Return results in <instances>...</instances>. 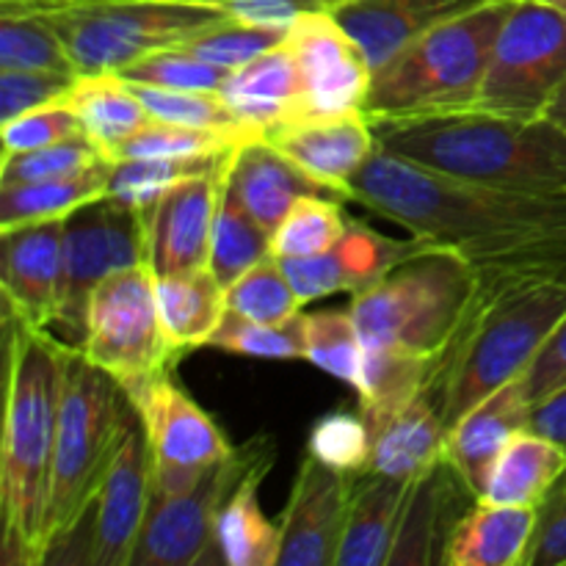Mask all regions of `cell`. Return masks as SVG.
<instances>
[{"label":"cell","instance_id":"obj_1","mask_svg":"<svg viewBox=\"0 0 566 566\" xmlns=\"http://www.w3.org/2000/svg\"><path fill=\"white\" fill-rule=\"evenodd\" d=\"M348 199L429 247L457 252L479 276L475 307L528 282L566 285V199L437 175L381 147L354 177Z\"/></svg>","mask_w":566,"mask_h":566},{"label":"cell","instance_id":"obj_2","mask_svg":"<svg viewBox=\"0 0 566 566\" xmlns=\"http://www.w3.org/2000/svg\"><path fill=\"white\" fill-rule=\"evenodd\" d=\"M66 346L6 313V390L0 434V545L11 566L44 562V509Z\"/></svg>","mask_w":566,"mask_h":566},{"label":"cell","instance_id":"obj_3","mask_svg":"<svg viewBox=\"0 0 566 566\" xmlns=\"http://www.w3.org/2000/svg\"><path fill=\"white\" fill-rule=\"evenodd\" d=\"M381 149L464 182L566 199V130L551 119L462 111L374 125Z\"/></svg>","mask_w":566,"mask_h":566},{"label":"cell","instance_id":"obj_4","mask_svg":"<svg viewBox=\"0 0 566 566\" xmlns=\"http://www.w3.org/2000/svg\"><path fill=\"white\" fill-rule=\"evenodd\" d=\"M517 0H490L431 28L376 66L363 114L374 125L473 111L492 48Z\"/></svg>","mask_w":566,"mask_h":566},{"label":"cell","instance_id":"obj_5","mask_svg":"<svg viewBox=\"0 0 566 566\" xmlns=\"http://www.w3.org/2000/svg\"><path fill=\"white\" fill-rule=\"evenodd\" d=\"M352 315L368 352H396L434 365L457 346L479 298L475 271L448 249H426L379 285L352 296Z\"/></svg>","mask_w":566,"mask_h":566},{"label":"cell","instance_id":"obj_6","mask_svg":"<svg viewBox=\"0 0 566 566\" xmlns=\"http://www.w3.org/2000/svg\"><path fill=\"white\" fill-rule=\"evenodd\" d=\"M564 315L562 282H528L481 302L431 387L446 429L486 396L520 379Z\"/></svg>","mask_w":566,"mask_h":566},{"label":"cell","instance_id":"obj_7","mask_svg":"<svg viewBox=\"0 0 566 566\" xmlns=\"http://www.w3.org/2000/svg\"><path fill=\"white\" fill-rule=\"evenodd\" d=\"M130 412V398L116 379L70 346L44 509V558L86 517Z\"/></svg>","mask_w":566,"mask_h":566},{"label":"cell","instance_id":"obj_8","mask_svg":"<svg viewBox=\"0 0 566 566\" xmlns=\"http://www.w3.org/2000/svg\"><path fill=\"white\" fill-rule=\"evenodd\" d=\"M77 72H122L133 61L224 20L208 6L171 0H64L48 11Z\"/></svg>","mask_w":566,"mask_h":566},{"label":"cell","instance_id":"obj_9","mask_svg":"<svg viewBox=\"0 0 566 566\" xmlns=\"http://www.w3.org/2000/svg\"><path fill=\"white\" fill-rule=\"evenodd\" d=\"M77 352L133 396L169 374L177 352L169 343L147 263L116 271L88 298L86 335Z\"/></svg>","mask_w":566,"mask_h":566},{"label":"cell","instance_id":"obj_10","mask_svg":"<svg viewBox=\"0 0 566 566\" xmlns=\"http://www.w3.org/2000/svg\"><path fill=\"white\" fill-rule=\"evenodd\" d=\"M566 83V14L517 0L492 48L475 108L509 119H545Z\"/></svg>","mask_w":566,"mask_h":566},{"label":"cell","instance_id":"obj_11","mask_svg":"<svg viewBox=\"0 0 566 566\" xmlns=\"http://www.w3.org/2000/svg\"><path fill=\"white\" fill-rule=\"evenodd\" d=\"M276 446L269 434L232 448L227 459L191 486L171 495L153 492L130 566H191L213 562V531L221 506L249 473L274 468Z\"/></svg>","mask_w":566,"mask_h":566},{"label":"cell","instance_id":"obj_12","mask_svg":"<svg viewBox=\"0 0 566 566\" xmlns=\"http://www.w3.org/2000/svg\"><path fill=\"white\" fill-rule=\"evenodd\" d=\"M147 263V232L138 210L103 197L83 205L64 221V285H61V340L81 348L88 298L103 280Z\"/></svg>","mask_w":566,"mask_h":566},{"label":"cell","instance_id":"obj_13","mask_svg":"<svg viewBox=\"0 0 566 566\" xmlns=\"http://www.w3.org/2000/svg\"><path fill=\"white\" fill-rule=\"evenodd\" d=\"M153 453L138 412L127 418L125 434L116 446L105 479L72 536L48 553L44 564L61 562L66 551L83 542L77 562L88 566H130L153 501Z\"/></svg>","mask_w":566,"mask_h":566},{"label":"cell","instance_id":"obj_14","mask_svg":"<svg viewBox=\"0 0 566 566\" xmlns=\"http://www.w3.org/2000/svg\"><path fill=\"white\" fill-rule=\"evenodd\" d=\"M127 398L147 434L153 453V492L158 495L186 490L232 453L224 431L169 374L158 376Z\"/></svg>","mask_w":566,"mask_h":566},{"label":"cell","instance_id":"obj_15","mask_svg":"<svg viewBox=\"0 0 566 566\" xmlns=\"http://www.w3.org/2000/svg\"><path fill=\"white\" fill-rule=\"evenodd\" d=\"M285 42L296 55L302 77V97L293 122L363 111L374 66L335 11L321 9L302 14L291 25Z\"/></svg>","mask_w":566,"mask_h":566},{"label":"cell","instance_id":"obj_16","mask_svg":"<svg viewBox=\"0 0 566 566\" xmlns=\"http://www.w3.org/2000/svg\"><path fill=\"white\" fill-rule=\"evenodd\" d=\"M230 153L216 160L210 169L177 182L153 208L142 210L144 232H147V265L155 276L210 269V238H213Z\"/></svg>","mask_w":566,"mask_h":566},{"label":"cell","instance_id":"obj_17","mask_svg":"<svg viewBox=\"0 0 566 566\" xmlns=\"http://www.w3.org/2000/svg\"><path fill=\"white\" fill-rule=\"evenodd\" d=\"M357 475L340 473L304 457L293 479L280 523V564L332 566L337 562Z\"/></svg>","mask_w":566,"mask_h":566},{"label":"cell","instance_id":"obj_18","mask_svg":"<svg viewBox=\"0 0 566 566\" xmlns=\"http://www.w3.org/2000/svg\"><path fill=\"white\" fill-rule=\"evenodd\" d=\"M64 221L0 230V291L6 313L31 329L53 332L59 324L61 285H64Z\"/></svg>","mask_w":566,"mask_h":566},{"label":"cell","instance_id":"obj_19","mask_svg":"<svg viewBox=\"0 0 566 566\" xmlns=\"http://www.w3.org/2000/svg\"><path fill=\"white\" fill-rule=\"evenodd\" d=\"M426 249L431 247L420 238L398 241V238L381 235L365 221L348 219L346 232L329 252L304 260H282V265L296 287L298 302L310 304L335 296V293L357 296V293L379 285L392 269Z\"/></svg>","mask_w":566,"mask_h":566},{"label":"cell","instance_id":"obj_20","mask_svg":"<svg viewBox=\"0 0 566 566\" xmlns=\"http://www.w3.org/2000/svg\"><path fill=\"white\" fill-rule=\"evenodd\" d=\"M479 503L473 486L446 459L412 481L396 545L387 566H434L448 562V547L464 514Z\"/></svg>","mask_w":566,"mask_h":566},{"label":"cell","instance_id":"obj_21","mask_svg":"<svg viewBox=\"0 0 566 566\" xmlns=\"http://www.w3.org/2000/svg\"><path fill=\"white\" fill-rule=\"evenodd\" d=\"M269 142L285 153L304 175L340 199H348L354 177L379 149L374 122L363 111L326 116V119L291 122L271 133Z\"/></svg>","mask_w":566,"mask_h":566},{"label":"cell","instance_id":"obj_22","mask_svg":"<svg viewBox=\"0 0 566 566\" xmlns=\"http://www.w3.org/2000/svg\"><path fill=\"white\" fill-rule=\"evenodd\" d=\"M227 186L269 235L302 197H335L329 188L304 175L269 138H254L232 149Z\"/></svg>","mask_w":566,"mask_h":566},{"label":"cell","instance_id":"obj_23","mask_svg":"<svg viewBox=\"0 0 566 566\" xmlns=\"http://www.w3.org/2000/svg\"><path fill=\"white\" fill-rule=\"evenodd\" d=\"M484 3L490 0H343L332 11L376 70L431 28Z\"/></svg>","mask_w":566,"mask_h":566},{"label":"cell","instance_id":"obj_24","mask_svg":"<svg viewBox=\"0 0 566 566\" xmlns=\"http://www.w3.org/2000/svg\"><path fill=\"white\" fill-rule=\"evenodd\" d=\"M528 412L523 385L514 379L475 403L448 429L442 459L453 464V470L473 486L479 497L503 448L514 440V434L528 429Z\"/></svg>","mask_w":566,"mask_h":566},{"label":"cell","instance_id":"obj_25","mask_svg":"<svg viewBox=\"0 0 566 566\" xmlns=\"http://www.w3.org/2000/svg\"><path fill=\"white\" fill-rule=\"evenodd\" d=\"M219 94L247 127L249 136L269 138L271 133L296 119L302 97L296 55L287 42H282L280 48L232 70Z\"/></svg>","mask_w":566,"mask_h":566},{"label":"cell","instance_id":"obj_26","mask_svg":"<svg viewBox=\"0 0 566 566\" xmlns=\"http://www.w3.org/2000/svg\"><path fill=\"white\" fill-rule=\"evenodd\" d=\"M409 490L412 481L357 475L335 566H387Z\"/></svg>","mask_w":566,"mask_h":566},{"label":"cell","instance_id":"obj_27","mask_svg":"<svg viewBox=\"0 0 566 566\" xmlns=\"http://www.w3.org/2000/svg\"><path fill=\"white\" fill-rule=\"evenodd\" d=\"M539 509L481 501L464 514L446 566H528Z\"/></svg>","mask_w":566,"mask_h":566},{"label":"cell","instance_id":"obj_28","mask_svg":"<svg viewBox=\"0 0 566 566\" xmlns=\"http://www.w3.org/2000/svg\"><path fill=\"white\" fill-rule=\"evenodd\" d=\"M446 434L448 429L437 396L431 390L420 392L412 403H407L396 418L376 431L365 473L415 481L440 462Z\"/></svg>","mask_w":566,"mask_h":566},{"label":"cell","instance_id":"obj_29","mask_svg":"<svg viewBox=\"0 0 566 566\" xmlns=\"http://www.w3.org/2000/svg\"><path fill=\"white\" fill-rule=\"evenodd\" d=\"M64 103L81 119L88 142L108 160L149 122L147 108L119 72H77Z\"/></svg>","mask_w":566,"mask_h":566},{"label":"cell","instance_id":"obj_30","mask_svg":"<svg viewBox=\"0 0 566 566\" xmlns=\"http://www.w3.org/2000/svg\"><path fill=\"white\" fill-rule=\"evenodd\" d=\"M566 473V453L547 437L523 429L503 448L481 490V501L497 506L539 509Z\"/></svg>","mask_w":566,"mask_h":566},{"label":"cell","instance_id":"obj_31","mask_svg":"<svg viewBox=\"0 0 566 566\" xmlns=\"http://www.w3.org/2000/svg\"><path fill=\"white\" fill-rule=\"evenodd\" d=\"M155 298L177 354L208 346L227 313V287L210 269L155 276Z\"/></svg>","mask_w":566,"mask_h":566},{"label":"cell","instance_id":"obj_32","mask_svg":"<svg viewBox=\"0 0 566 566\" xmlns=\"http://www.w3.org/2000/svg\"><path fill=\"white\" fill-rule=\"evenodd\" d=\"M271 468L249 473L221 506L213 531V562L227 566H276L280 564V525L260 509V484Z\"/></svg>","mask_w":566,"mask_h":566},{"label":"cell","instance_id":"obj_33","mask_svg":"<svg viewBox=\"0 0 566 566\" xmlns=\"http://www.w3.org/2000/svg\"><path fill=\"white\" fill-rule=\"evenodd\" d=\"M111 166H114V160H103V164L77 171V175L0 188V230L66 219L83 205L103 199L108 193Z\"/></svg>","mask_w":566,"mask_h":566},{"label":"cell","instance_id":"obj_34","mask_svg":"<svg viewBox=\"0 0 566 566\" xmlns=\"http://www.w3.org/2000/svg\"><path fill=\"white\" fill-rule=\"evenodd\" d=\"M271 254V235L252 219L247 208L238 202L224 177L219 210L213 221V238H210V271L224 287H230L243 271Z\"/></svg>","mask_w":566,"mask_h":566},{"label":"cell","instance_id":"obj_35","mask_svg":"<svg viewBox=\"0 0 566 566\" xmlns=\"http://www.w3.org/2000/svg\"><path fill=\"white\" fill-rule=\"evenodd\" d=\"M304 359L354 390L363 387L365 343L352 307L304 313Z\"/></svg>","mask_w":566,"mask_h":566},{"label":"cell","instance_id":"obj_36","mask_svg":"<svg viewBox=\"0 0 566 566\" xmlns=\"http://www.w3.org/2000/svg\"><path fill=\"white\" fill-rule=\"evenodd\" d=\"M130 86L147 108L149 119L219 133L235 144L254 142L219 92H182V88L149 86V83H130Z\"/></svg>","mask_w":566,"mask_h":566},{"label":"cell","instance_id":"obj_37","mask_svg":"<svg viewBox=\"0 0 566 566\" xmlns=\"http://www.w3.org/2000/svg\"><path fill=\"white\" fill-rule=\"evenodd\" d=\"M348 227L337 197H302L271 232V254L280 260H304L335 247Z\"/></svg>","mask_w":566,"mask_h":566},{"label":"cell","instance_id":"obj_38","mask_svg":"<svg viewBox=\"0 0 566 566\" xmlns=\"http://www.w3.org/2000/svg\"><path fill=\"white\" fill-rule=\"evenodd\" d=\"M230 153V149H227ZM227 153L208 155V158H125L114 160L111 166L108 193L105 197L127 205L133 210H147L164 197L169 188L182 182L186 177L199 175L210 169L216 160L224 158Z\"/></svg>","mask_w":566,"mask_h":566},{"label":"cell","instance_id":"obj_39","mask_svg":"<svg viewBox=\"0 0 566 566\" xmlns=\"http://www.w3.org/2000/svg\"><path fill=\"white\" fill-rule=\"evenodd\" d=\"M0 70L77 75L53 22L36 14H0Z\"/></svg>","mask_w":566,"mask_h":566},{"label":"cell","instance_id":"obj_40","mask_svg":"<svg viewBox=\"0 0 566 566\" xmlns=\"http://www.w3.org/2000/svg\"><path fill=\"white\" fill-rule=\"evenodd\" d=\"M298 302L296 287L287 276L285 265L274 254H265L260 263L243 271L230 287H227V310L243 315V318L260 321V324H285L296 318Z\"/></svg>","mask_w":566,"mask_h":566},{"label":"cell","instance_id":"obj_41","mask_svg":"<svg viewBox=\"0 0 566 566\" xmlns=\"http://www.w3.org/2000/svg\"><path fill=\"white\" fill-rule=\"evenodd\" d=\"M208 346L238 357L304 359V315L285 324H260L227 310Z\"/></svg>","mask_w":566,"mask_h":566},{"label":"cell","instance_id":"obj_42","mask_svg":"<svg viewBox=\"0 0 566 566\" xmlns=\"http://www.w3.org/2000/svg\"><path fill=\"white\" fill-rule=\"evenodd\" d=\"M285 39H287V31L247 25V22H238V20H230V17H224V20L199 28V31H193L191 36L171 44V48H182L188 50V53L199 55V59L210 61V64H219L232 72L238 70V66L254 61L258 55L280 48Z\"/></svg>","mask_w":566,"mask_h":566},{"label":"cell","instance_id":"obj_43","mask_svg":"<svg viewBox=\"0 0 566 566\" xmlns=\"http://www.w3.org/2000/svg\"><path fill=\"white\" fill-rule=\"evenodd\" d=\"M370 448H374V437L359 409L357 412H346V409L326 412L324 418L315 420L307 437L310 457L348 475H363L368 470Z\"/></svg>","mask_w":566,"mask_h":566},{"label":"cell","instance_id":"obj_44","mask_svg":"<svg viewBox=\"0 0 566 566\" xmlns=\"http://www.w3.org/2000/svg\"><path fill=\"white\" fill-rule=\"evenodd\" d=\"M103 160L108 158L86 136L50 144V147L28 149V153H11L3 155V160H0V188L77 175V171L92 169Z\"/></svg>","mask_w":566,"mask_h":566},{"label":"cell","instance_id":"obj_45","mask_svg":"<svg viewBox=\"0 0 566 566\" xmlns=\"http://www.w3.org/2000/svg\"><path fill=\"white\" fill-rule=\"evenodd\" d=\"M130 83H149V86L182 88V92H219L230 77V70L182 48H160L144 59L133 61L119 72Z\"/></svg>","mask_w":566,"mask_h":566},{"label":"cell","instance_id":"obj_46","mask_svg":"<svg viewBox=\"0 0 566 566\" xmlns=\"http://www.w3.org/2000/svg\"><path fill=\"white\" fill-rule=\"evenodd\" d=\"M238 147L232 138L219 133L193 130V127L166 125L149 119L136 136L127 138L116 153V160L125 158H208V155L227 153Z\"/></svg>","mask_w":566,"mask_h":566},{"label":"cell","instance_id":"obj_47","mask_svg":"<svg viewBox=\"0 0 566 566\" xmlns=\"http://www.w3.org/2000/svg\"><path fill=\"white\" fill-rule=\"evenodd\" d=\"M77 136H86V133H83L77 114L66 103L44 105V108L28 111V114L0 125L3 155L50 147V144L70 142Z\"/></svg>","mask_w":566,"mask_h":566},{"label":"cell","instance_id":"obj_48","mask_svg":"<svg viewBox=\"0 0 566 566\" xmlns=\"http://www.w3.org/2000/svg\"><path fill=\"white\" fill-rule=\"evenodd\" d=\"M72 81L75 75H64V72L0 70V125L28 111L64 103Z\"/></svg>","mask_w":566,"mask_h":566},{"label":"cell","instance_id":"obj_49","mask_svg":"<svg viewBox=\"0 0 566 566\" xmlns=\"http://www.w3.org/2000/svg\"><path fill=\"white\" fill-rule=\"evenodd\" d=\"M520 385H523V396L528 401V407L545 401V398L556 396L558 390L566 387V315L558 321L556 329L551 332V337L545 340V346L539 348V354L534 357V363L528 365L523 376H520Z\"/></svg>","mask_w":566,"mask_h":566},{"label":"cell","instance_id":"obj_50","mask_svg":"<svg viewBox=\"0 0 566 566\" xmlns=\"http://www.w3.org/2000/svg\"><path fill=\"white\" fill-rule=\"evenodd\" d=\"M528 566H566V473L539 506V528Z\"/></svg>","mask_w":566,"mask_h":566},{"label":"cell","instance_id":"obj_51","mask_svg":"<svg viewBox=\"0 0 566 566\" xmlns=\"http://www.w3.org/2000/svg\"><path fill=\"white\" fill-rule=\"evenodd\" d=\"M528 429L553 440L566 453V387L531 407Z\"/></svg>","mask_w":566,"mask_h":566},{"label":"cell","instance_id":"obj_52","mask_svg":"<svg viewBox=\"0 0 566 566\" xmlns=\"http://www.w3.org/2000/svg\"><path fill=\"white\" fill-rule=\"evenodd\" d=\"M545 119L556 122L558 127H564V130H566V83L562 86V92L556 94V99L551 103V108H547Z\"/></svg>","mask_w":566,"mask_h":566},{"label":"cell","instance_id":"obj_53","mask_svg":"<svg viewBox=\"0 0 566 566\" xmlns=\"http://www.w3.org/2000/svg\"><path fill=\"white\" fill-rule=\"evenodd\" d=\"M542 3H547V6H553V9H558V11H564V14H566V0H542Z\"/></svg>","mask_w":566,"mask_h":566},{"label":"cell","instance_id":"obj_54","mask_svg":"<svg viewBox=\"0 0 566 566\" xmlns=\"http://www.w3.org/2000/svg\"><path fill=\"white\" fill-rule=\"evenodd\" d=\"M28 3V0H0V9H14V6Z\"/></svg>","mask_w":566,"mask_h":566}]
</instances>
